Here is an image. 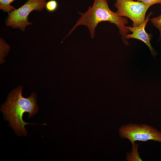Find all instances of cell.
I'll return each instance as SVG.
<instances>
[{"mask_svg": "<svg viewBox=\"0 0 161 161\" xmlns=\"http://www.w3.org/2000/svg\"><path fill=\"white\" fill-rule=\"evenodd\" d=\"M22 86H20L10 93L6 101L1 106V111L4 118L9 122V125L19 136H27V132L24 126L32 124L24 122L22 119L23 114L28 112V118L32 117L38 111L37 103V95L32 93L30 96L26 98L22 95Z\"/></svg>", "mask_w": 161, "mask_h": 161, "instance_id": "6da1fadb", "label": "cell"}, {"mask_svg": "<svg viewBox=\"0 0 161 161\" xmlns=\"http://www.w3.org/2000/svg\"><path fill=\"white\" fill-rule=\"evenodd\" d=\"M78 13L81 15V17L63 40L80 25L86 26L89 29L91 37L93 38L95 37V29L98 24L102 21H108L117 26L123 43L126 46L129 44L126 39L129 31L125 26L128 23V19L119 16L116 13L111 10L107 0H94L92 6H89L86 12Z\"/></svg>", "mask_w": 161, "mask_h": 161, "instance_id": "7a4b0ae2", "label": "cell"}, {"mask_svg": "<svg viewBox=\"0 0 161 161\" xmlns=\"http://www.w3.org/2000/svg\"><path fill=\"white\" fill-rule=\"evenodd\" d=\"M47 0H28L23 5L8 13L6 25L25 31L26 27L33 24L28 21V16L34 10L41 11L45 7Z\"/></svg>", "mask_w": 161, "mask_h": 161, "instance_id": "3957f363", "label": "cell"}, {"mask_svg": "<svg viewBox=\"0 0 161 161\" xmlns=\"http://www.w3.org/2000/svg\"><path fill=\"white\" fill-rule=\"evenodd\" d=\"M120 137L126 138L131 143L133 148L136 141H145L152 140L161 143V132L153 127L146 124H128L119 129Z\"/></svg>", "mask_w": 161, "mask_h": 161, "instance_id": "277c9868", "label": "cell"}, {"mask_svg": "<svg viewBox=\"0 0 161 161\" xmlns=\"http://www.w3.org/2000/svg\"><path fill=\"white\" fill-rule=\"evenodd\" d=\"M117 14L126 17L133 21L132 27H137L144 22L146 12L150 6L139 1L133 0H116L114 5Z\"/></svg>", "mask_w": 161, "mask_h": 161, "instance_id": "5b68a950", "label": "cell"}, {"mask_svg": "<svg viewBox=\"0 0 161 161\" xmlns=\"http://www.w3.org/2000/svg\"><path fill=\"white\" fill-rule=\"evenodd\" d=\"M152 12L150 13L145 18L144 22L142 24L137 27H127L129 30L132 32V34H127L126 37V39L134 38L140 40L145 43L149 48L152 55L154 57L157 55V53L151 46L150 40L152 36L147 33L145 31V28L147 22L150 20L149 18L152 14Z\"/></svg>", "mask_w": 161, "mask_h": 161, "instance_id": "8992f818", "label": "cell"}, {"mask_svg": "<svg viewBox=\"0 0 161 161\" xmlns=\"http://www.w3.org/2000/svg\"><path fill=\"white\" fill-rule=\"evenodd\" d=\"M10 50V46L1 37L0 38V64L5 61L4 58L7 55Z\"/></svg>", "mask_w": 161, "mask_h": 161, "instance_id": "52a82bcc", "label": "cell"}, {"mask_svg": "<svg viewBox=\"0 0 161 161\" xmlns=\"http://www.w3.org/2000/svg\"><path fill=\"white\" fill-rule=\"evenodd\" d=\"M15 0H0V9L4 12L8 13L12 12L16 8L11 3Z\"/></svg>", "mask_w": 161, "mask_h": 161, "instance_id": "ba28073f", "label": "cell"}, {"mask_svg": "<svg viewBox=\"0 0 161 161\" xmlns=\"http://www.w3.org/2000/svg\"><path fill=\"white\" fill-rule=\"evenodd\" d=\"M161 8V3L160 4ZM152 24L157 28L160 32L159 40L161 39V14L159 16L155 17L150 19Z\"/></svg>", "mask_w": 161, "mask_h": 161, "instance_id": "9c48e42d", "label": "cell"}, {"mask_svg": "<svg viewBox=\"0 0 161 161\" xmlns=\"http://www.w3.org/2000/svg\"><path fill=\"white\" fill-rule=\"evenodd\" d=\"M58 4L57 1L51 0L46 2L45 7L48 11L52 12L57 10Z\"/></svg>", "mask_w": 161, "mask_h": 161, "instance_id": "30bf717a", "label": "cell"}, {"mask_svg": "<svg viewBox=\"0 0 161 161\" xmlns=\"http://www.w3.org/2000/svg\"><path fill=\"white\" fill-rule=\"evenodd\" d=\"M140 1L150 7L154 4H160L161 0H135Z\"/></svg>", "mask_w": 161, "mask_h": 161, "instance_id": "8fae6325", "label": "cell"}]
</instances>
